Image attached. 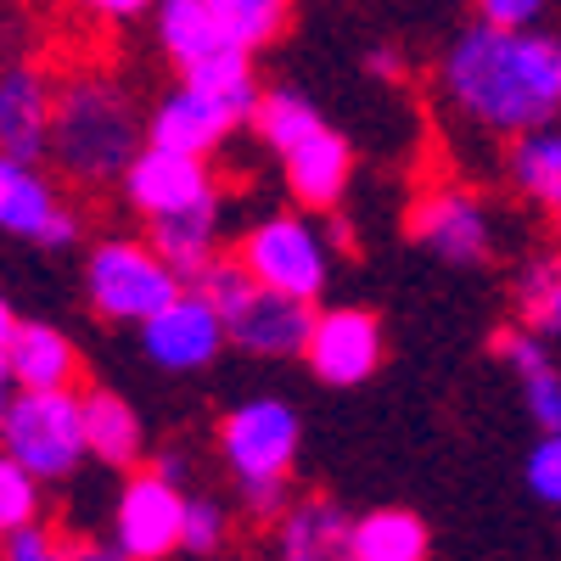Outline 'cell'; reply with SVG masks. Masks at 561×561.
<instances>
[{"label": "cell", "instance_id": "cell-9", "mask_svg": "<svg viewBox=\"0 0 561 561\" xmlns=\"http://www.w3.org/2000/svg\"><path fill=\"white\" fill-rule=\"evenodd\" d=\"M225 343H230V325L197 287H185L152 320H140V348L163 370H208L225 354Z\"/></svg>", "mask_w": 561, "mask_h": 561}, {"label": "cell", "instance_id": "cell-12", "mask_svg": "<svg viewBox=\"0 0 561 561\" xmlns=\"http://www.w3.org/2000/svg\"><path fill=\"white\" fill-rule=\"evenodd\" d=\"M242 124H253V107L230 102V96H214V90H197L185 84L174 96H163L147 118V140H163V147H180V152H219L230 135H237Z\"/></svg>", "mask_w": 561, "mask_h": 561}, {"label": "cell", "instance_id": "cell-19", "mask_svg": "<svg viewBox=\"0 0 561 561\" xmlns=\"http://www.w3.org/2000/svg\"><path fill=\"white\" fill-rule=\"evenodd\" d=\"M152 242L185 275V287H192V280L219 259V192L192 203V208H174V214L152 219Z\"/></svg>", "mask_w": 561, "mask_h": 561}, {"label": "cell", "instance_id": "cell-37", "mask_svg": "<svg viewBox=\"0 0 561 561\" xmlns=\"http://www.w3.org/2000/svg\"><path fill=\"white\" fill-rule=\"evenodd\" d=\"M12 388H18V382L7 377V370H0V433H7V415H12V399H18Z\"/></svg>", "mask_w": 561, "mask_h": 561}, {"label": "cell", "instance_id": "cell-7", "mask_svg": "<svg viewBox=\"0 0 561 561\" xmlns=\"http://www.w3.org/2000/svg\"><path fill=\"white\" fill-rule=\"evenodd\" d=\"M185 500H192L185 483L163 478L158 466L152 472H135L113 511V556H124V561L174 556L180 534H185Z\"/></svg>", "mask_w": 561, "mask_h": 561}, {"label": "cell", "instance_id": "cell-32", "mask_svg": "<svg viewBox=\"0 0 561 561\" xmlns=\"http://www.w3.org/2000/svg\"><path fill=\"white\" fill-rule=\"evenodd\" d=\"M0 556H12V561H57V556H68V545L51 539V528L34 517V523H23L18 534L0 539Z\"/></svg>", "mask_w": 561, "mask_h": 561}, {"label": "cell", "instance_id": "cell-20", "mask_svg": "<svg viewBox=\"0 0 561 561\" xmlns=\"http://www.w3.org/2000/svg\"><path fill=\"white\" fill-rule=\"evenodd\" d=\"M152 34H158L163 57L174 68H192V62L214 57L219 45H230V34L214 18L208 0H158V7H152Z\"/></svg>", "mask_w": 561, "mask_h": 561}, {"label": "cell", "instance_id": "cell-26", "mask_svg": "<svg viewBox=\"0 0 561 561\" xmlns=\"http://www.w3.org/2000/svg\"><path fill=\"white\" fill-rule=\"evenodd\" d=\"M325 118L314 113V102L309 96H298V90H264L259 96V113H253V129H259V140L270 152H287V147H298V140L309 135V129H320Z\"/></svg>", "mask_w": 561, "mask_h": 561}, {"label": "cell", "instance_id": "cell-21", "mask_svg": "<svg viewBox=\"0 0 561 561\" xmlns=\"http://www.w3.org/2000/svg\"><path fill=\"white\" fill-rule=\"evenodd\" d=\"M427 550H433L427 523L404 505L365 511V517H354V534H348V561H421Z\"/></svg>", "mask_w": 561, "mask_h": 561}, {"label": "cell", "instance_id": "cell-39", "mask_svg": "<svg viewBox=\"0 0 561 561\" xmlns=\"http://www.w3.org/2000/svg\"><path fill=\"white\" fill-rule=\"evenodd\" d=\"M556 237H561V214H556Z\"/></svg>", "mask_w": 561, "mask_h": 561}, {"label": "cell", "instance_id": "cell-1", "mask_svg": "<svg viewBox=\"0 0 561 561\" xmlns=\"http://www.w3.org/2000/svg\"><path fill=\"white\" fill-rule=\"evenodd\" d=\"M444 96L489 135H523L561 113V45L534 28H466L444 57Z\"/></svg>", "mask_w": 561, "mask_h": 561}, {"label": "cell", "instance_id": "cell-29", "mask_svg": "<svg viewBox=\"0 0 561 561\" xmlns=\"http://www.w3.org/2000/svg\"><path fill=\"white\" fill-rule=\"evenodd\" d=\"M230 539V517L219 500H185V534H180V550L185 556H219Z\"/></svg>", "mask_w": 561, "mask_h": 561}, {"label": "cell", "instance_id": "cell-38", "mask_svg": "<svg viewBox=\"0 0 561 561\" xmlns=\"http://www.w3.org/2000/svg\"><path fill=\"white\" fill-rule=\"evenodd\" d=\"M158 472L174 478V483H185V460H180V455H163V460H158Z\"/></svg>", "mask_w": 561, "mask_h": 561}, {"label": "cell", "instance_id": "cell-24", "mask_svg": "<svg viewBox=\"0 0 561 561\" xmlns=\"http://www.w3.org/2000/svg\"><path fill=\"white\" fill-rule=\"evenodd\" d=\"M517 320L528 325V332L561 343V248L523 264V275H517Z\"/></svg>", "mask_w": 561, "mask_h": 561}, {"label": "cell", "instance_id": "cell-5", "mask_svg": "<svg viewBox=\"0 0 561 561\" xmlns=\"http://www.w3.org/2000/svg\"><path fill=\"white\" fill-rule=\"evenodd\" d=\"M298 444H304V421L287 399H248L237 404L225 421H219V455L230 466L237 489H253V483H287L293 478V460H298Z\"/></svg>", "mask_w": 561, "mask_h": 561}, {"label": "cell", "instance_id": "cell-27", "mask_svg": "<svg viewBox=\"0 0 561 561\" xmlns=\"http://www.w3.org/2000/svg\"><path fill=\"white\" fill-rule=\"evenodd\" d=\"M192 287H197V293L225 314V325H230V314H242V304L259 293V275L248 270V259H242V253H219V259L192 280Z\"/></svg>", "mask_w": 561, "mask_h": 561}, {"label": "cell", "instance_id": "cell-10", "mask_svg": "<svg viewBox=\"0 0 561 561\" xmlns=\"http://www.w3.org/2000/svg\"><path fill=\"white\" fill-rule=\"evenodd\" d=\"M214 169L203 152H180V147H163V140H147L129 169H124V197L129 208H140L147 219H163L174 208H192L203 197H214Z\"/></svg>", "mask_w": 561, "mask_h": 561}, {"label": "cell", "instance_id": "cell-18", "mask_svg": "<svg viewBox=\"0 0 561 561\" xmlns=\"http://www.w3.org/2000/svg\"><path fill=\"white\" fill-rule=\"evenodd\" d=\"M7 377L18 388H79V348L57 325L23 320L12 337V354H7Z\"/></svg>", "mask_w": 561, "mask_h": 561}, {"label": "cell", "instance_id": "cell-17", "mask_svg": "<svg viewBox=\"0 0 561 561\" xmlns=\"http://www.w3.org/2000/svg\"><path fill=\"white\" fill-rule=\"evenodd\" d=\"M57 214H62V197H57V185L39 174V158L0 152V230L39 248Z\"/></svg>", "mask_w": 561, "mask_h": 561}, {"label": "cell", "instance_id": "cell-28", "mask_svg": "<svg viewBox=\"0 0 561 561\" xmlns=\"http://www.w3.org/2000/svg\"><path fill=\"white\" fill-rule=\"evenodd\" d=\"M34 517H39V478L12 449H0V539L18 534Z\"/></svg>", "mask_w": 561, "mask_h": 561}, {"label": "cell", "instance_id": "cell-8", "mask_svg": "<svg viewBox=\"0 0 561 561\" xmlns=\"http://www.w3.org/2000/svg\"><path fill=\"white\" fill-rule=\"evenodd\" d=\"M404 225L421 248H433L455 270H472V264L494 259V219H489L483 197L466 192V185H433V192H421L410 203Z\"/></svg>", "mask_w": 561, "mask_h": 561}, {"label": "cell", "instance_id": "cell-22", "mask_svg": "<svg viewBox=\"0 0 561 561\" xmlns=\"http://www.w3.org/2000/svg\"><path fill=\"white\" fill-rule=\"evenodd\" d=\"M84 444L102 466L113 472H129L147 449V433H140V415L129 410V399L107 393V388H90L84 393Z\"/></svg>", "mask_w": 561, "mask_h": 561}, {"label": "cell", "instance_id": "cell-34", "mask_svg": "<svg viewBox=\"0 0 561 561\" xmlns=\"http://www.w3.org/2000/svg\"><path fill=\"white\" fill-rule=\"evenodd\" d=\"M79 7H84L90 18H102V23H129V18H140V12H152L158 0H79Z\"/></svg>", "mask_w": 561, "mask_h": 561}, {"label": "cell", "instance_id": "cell-25", "mask_svg": "<svg viewBox=\"0 0 561 561\" xmlns=\"http://www.w3.org/2000/svg\"><path fill=\"white\" fill-rule=\"evenodd\" d=\"M208 7L225 23V34L248 51H264L293 28V0H208Z\"/></svg>", "mask_w": 561, "mask_h": 561}, {"label": "cell", "instance_id": "cell-16", "mask_svg": "<svg viewBox=\"0 0 561 561\" xmlns=\"http://www.w3.org/2000/svg\"><path fill=\"white\" fill-rule=\"evenodd\" d=\"M270 528H275V550L287 561H337V556H348L354 517L332 494H298V500H287V511Z\"/></svg>", "mask_w": 561, "mask_h": 561}, {"label": "cell", "instance_id": "cell-31", "mask_svg": "<svg viewBox=\"0 0 561 561\" xmlns=\"http://www.w3.org/2000/svg\"><path fill=\"white\" fill-rule=\"evenodd\" d=\"M523 478H528L534 500H545V505H556V511H561V427L539 433V444L528 449Z\"/></svg>", "mask_w": 561, "mask_h": 561}, {"label": "cell", "instance_id": "cell-3", "mask_svg": "<svg viewBox=\"0 0 561 561\" xmlns=\"http://www.w3.org/2000/svg\"><path fill=\"white\" fill-rule=\"evenodd\" d=\"M0 449H12L39 483L73 478V466L90 455L84 444V393L79 388H18Z\"/></svg>", "mask_w": 561, "mask_h": 561}, {"label": "cell", "instance_id": "cell-15", "mask_svg": "<svg viewBox=\"0 0 561 561\" xmlns=\"http://www.w3.org/2000/svg\"><path fill=\"white\" fill-rule=\"evenodd\" d=\"M51 113L57 96L39 79V68H7L0 73V152L12 158H45L51 152Z\"/></svg>", "mask_w": 561, "mask_h": 561}, {"label": "cell", "instance_id": "cell-13", "mask_svg": "<svg viewBox=\"0 0 561 561\" xmlns=\"http://www.w3.org/2000/svg\"><path fill=\"white\" fill-rule=\"evenodd\" d=\"M314 314L320 309L309 298L259 287L242 304V314H230V348H242L253 359H304L309 332H314Z\"/></svg>", "mask_w": 561, "mask_h": 561}, {"label": "cell", "instance_id": "cell-33", "mask_svg": "<svg viewBox=\"0 0 561 561\" xmlns=\"http://www.w3.org/2000/svg\"><path fill=\"white\" fill-rule=\"evenodd\" d=\"M550 0H478V18L494 28H534Z\"/></svg>", "mask_w": 561, "mask_h": 561}, {"label": "cell", "instance_id": "cell-14", "mask_svg": "<svg viewBox=\"0 0 561 561\" xmlns=\"http://www.w3.org/2000/svg\"><path fill=\"white\" fill-rule=\"evenodd\" d=\"M280 174H287V192H293L298 208L325 214V208L343 203L348 180H354V147L332 124H320L298 140V147L280 152Z\"/></svg>", "mask_w": 561, "mask_h": 561}, {"label": "cell", "instance_id": "cell-30", "mask_svg": "<svg viewBox=\"0 0 561 561\" xmlns=\"http://www.w3.org/2000/svg\"><path fill=\"white\" fill-rule=\"evenodd\" d=\"M517 382H523V404H528V415H534V427H539V433L561 427V365L545 359V365L523 370Z\"/></svg>", "mask_w": 561, "mask_h": 561}, {"label": "cell", "instance_id": "cell-11", "mask_svg": "<svg viewBox=\"0 0 561 561\" xmlns=\"http://www.w3.org/2000/svg\"><path fill=\"white\" fill-rule=\"evenodd\" d=\"M304 359L325 388H359L382 365V320L370 309H320Z\"/></svg>", "mask_w": 561, "mask_h": 561}, {"label": "cell", "instance_id": "cell-35", "mask_svg": "<svg viewBox=\"0 0 561 561\" xmlns=\"http://www.w3.org/2000/svg\"><path fill=\"white\" fill-rule=\"evenodd\" d=\"M365 73L370 79H404V57L393 45H377V51H365Z\"/></svg>", "mask_w": 561, "mask_h": 561}, {"label": "cell", "instance_id": "cell-23", "mask_svg": "<svg viewBox=\"0 0 561 561\" xmlns=\"http://www.w3.org/2000/svg\"><path fill=\"white\" fill-rule=\"evenodd\" d=\"M505 174L523 197H534L539 208L561 214V129L539 124L511 135V152H505Z\"/></svg>", "mask_w": 561, "mask_h": 561}, {"label": "cell", "instance_id": "cell-2", "mask_svg": "<svg viewBox=\"0 0 561 561\" xmlns=\"http://www.w3.org/2000/svg\"><path fill=\"white\" fill-rule=\"evenodd\" d=\"M147 124H140L135 102L113 79H68L57 90V113H51V158L62 174L84 185H107L124 180L129 158L147 147Z\"/></svg>", "mask_w": 561, "mask_h": 561}, {"label": "cell", "instance_id": "cell-6", "mask_svg": "<svg viewBox=\"0 0 561 561\" xmlns=\"http://www.w3.org/2000/svg\"><path fill=\"white\" fill-rule=\"evenodd\" d=\"M237 253L259 275V287L293 293V298H309V304L325 293V275H332V248H325V237L298 214H264L259 225H248Z\"/></svg>", "mask_w": 561, "mask_h": 561}, {"label": "cell", "instance_id": "cell-4", "mask_svg": "<svg viewBox=\"0 0 561 561\" xmlns=\"http://www.w3.org/2000/svg\"><path fill=\"white\" fill-rule=\"evenodd\" d=\"M90 309L107 320H152L185 293V275L158 253V242H96L84 259Z\"/></svg>", "mask_w": 561, "mask_h": 561}, {"label": "cell", "instance_id": "cell-36", "mask_svg": "<svg viewBox=\"0 0 561 561\" xmlns=\"http://www.w3.org/2000/svg\"><path fill=\"white\" fill-rule=\"evenodd\" d=\"M18 314H12V304L7 298H0V370H7V354H12V337H18Z\"/></svg>", "mask_w": 561, "mask_h": 561}]
</instances>
